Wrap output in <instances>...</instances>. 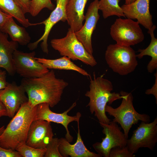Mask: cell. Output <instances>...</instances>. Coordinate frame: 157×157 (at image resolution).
I'll return each mask as SVG.
<instances>
[{
  "label": "cell",
  "mask_w": 157,
  "mask_h": 157,
  "mask_svg": "<svg viewBox=\"0 0 157 157\" xmlns=\"http://www.w3.org/2000/svg\"><path fill=\"white\" fill-rule=\"evenodd\" d=\"M10 16H11L0 10V31H1L4 24Z\"/></svg>",
  "instance_id": "cell-33"
},
{
  "label": "cell",
  "mask_w": 157,
  "mask_h": 157,
  "mask_svg": "<svg viewBox=\"0 0 157 157\" xmlns=\"http://www.w3.org/2000/svg\"><path fill=\"white\" fill-rule=\"evenodd\" d=\"M4 116H7V110L3 104L0 101V118Z\"/></svg>",
  "instance_id": "cell-34"
},
{
  "label": "cell",
  "mask_w": 157,
  "mask_h": 157,
  "mask_svg": "<svg viewBox=\"0 0 157 157\" xmlns=\"http://www.w3.org/2000/svg\"><path fill=\"white\" fill-rule=\"evenodd\" d=\"M139 24L137 21L133 19L119 17L111 25L110 35L118 44L134 46L144 39V36Z\"/></svg>",
  "instance_id": "cell-7"
},
{
  "label": "cell",
  "mask_w": 157,
  "mask_h": 157,
  "mask_svg": "<svg viewBox=\"0 0 157 157\" xmlns=\"http://www.w3.org/2000/svg\"><path fill=\"white\" fill-rule=\"evenodd\" d=\"M50 122L42 119L33 121L28 130L26 144L37 149L45 148L54 135Z\"/></svg>",
  "instance_id": "cell-15"
},
{
  "label": "cell",
  "mask_w": 157,
  "mask_h": 157,
  "mask_svg": "<svg viewBox=\"0 0 157 157\" xmlns=\"http://www.w3.org/2000/svg\"><path fill=\"white\" fill-rule=\"evenodd\" d=\"M52 47L63 56L73 60H79L92 67L97 63L93 55L89 53L77 38L75 32L70 28L64 38L53 39L51 41Z\"/></svg>",
  "instance_id": "cell-6"
},
{
  "label": "cell",
  "mask_w": 157,
  "mask_h": 157,
  "mask_svg": "<svg viewBox=\"0 0 157 157\" xmlns=\"http://www.w3.org/2000/svg\"></svg>",
  "instance_id": "cell-37"
},
{
  "label": "cell",
  "mask_w": 157,
  "mask_h": 157,
  "mask_svg": "<svg viewBox=\"0 0 157 157\" xmlns=\"http://www.w3.org/2000/svg\"><path fill=\"white\" fill-rule=\"evenodd\" d=\"M22 157H44L46 149H37L27 145L26 143L21 144L16 148Z\"/></svg>",
  "instance_id": "cell-26"
},
{
  "label": "cell",
  "mask_w": 157,
  "mask_h": 157,
  "mask_svg": "<svg viewBox=\"0 0 157 157\" xmlns=\"http://www.w3.org/2000/svg\"><path fill=\"white\" fill-rule=\"evenodd\" d=\"M76 105V103L75 102L67 110L62 113H58L52 111L49 108V104L45 103L39 104L37 105L35 120L42 119L62 124L66 130L65 138L69 142H70L72 141L73 137L70 133L68 129V125L72 122H77L79 120L81 117V114L78 112L76 115L70 116L68 115L67 113Z\"/></svg>",
  "instance_id": "cell-12"
},
{
  "label": "cell",
  "mask_w": 157,
  "mask_h": 157,
  "mask_svg": "<svg viewBox=\"0 0 157 157\" xmlns=\"http://www.w3.org/2000/svg\"><path fill=\"white\" fill-rule=\"evenodd\" d=\"M135 50L131 46L110 44L105 54L106 62L113 72L124 76L133 72L138 65Z\"/></svg>",
  "instance_id": "cell-5"
},
{
  "label": "cell",
  "mask_w": 157,
  "mask_h": 157,
  "mask_svg": "<svg viewBox=\"0 0 157 157\" xmlns=\"http://www.w3.org/2000/svg\"><path fill=\"white\" fill-rule=\"evenodd\" d=\"M99 123L103 129L102 132L105 137L102 138L101 142H96L93 144L92 147L101 157H108L110 150L113 147L126 146L128 138L117 123L113 120L108 124Z\"/></svg>",
  "instance_id": "cell-9"
},
{
  "label": "cell",
  "mask_w": 157,
  "mask_h": 157,
  "mask_svg": "<svg viewBox=\"0 0 157 157\" xmlns=\"http://www.w3.org/2000/svg\"><path fill=\"white\" fill-rule=\"evenodd\" d=\"M8 83L6 80V72L0 69V90L4 88Z\"/></svg>",
  "instance_id": "cell-32"
},
{
  "label": "cell",
  "mask_w": 157,
  "mask_h": 157,
  "mask_svg": "<svg viewBox=\"0 0 157 157\" xmlns=\"http://www.w3.org/2000/svg\"><path fill=\"white\" fill-rule=\"evenodd\" d=\"M157 142V117L151 123L141 122L133 132L127 145L132 153H137L141 148H147L152 150Z\"/></svg>",
  "instance_id": "cell-8"
},
{
  "label": "cell",
  "mask_w": 157,
  "mask_h": 157,
  "mask_svg": "<svg viewBox=\"0 0 157 157\" xmlns=\"http://www.w3.org/2000/svg\"><path fill=\"white\" fill-rule=\"evenodd\" d=\"M150 0H136L121 6L125 17L136 19L139 23L148 30L154 25L152 17L149 11Z\"/></svg>",
  "instance_id": "cell-16"
},
{
  "label": "cell",
  "mask_w": 157,
  "mask_h": 157,
  "mask_svg": "<svg viewBox=\"0 0 157 157\" xmlns=\"http://www.w3.org/2000/svg\"><path fill=\"white\" fill-rule=\"evenodd\" d=\"M55 8L51 0H30L29 13L35 17L44 8L53 10Z\"/></svg>",
  "instance_id": "cell-25"
},
{
  "label": "cell",
  "mask_w": 157,
  "mask_h": 157,
  "mask_svg": "<svg viewBox=\"0 0 157 157\" xmlns=\"http://www.w3.org/2000/svg\"><path fill=\"white\" fill-rule=\"evenodd\" d=\"M0 157H22L16 150L4 148L0 146Z\"/></svg>",
  "instance_id": "cell-29"
},
{
  "label": "cell",
  "mask_w": 157,
  "mask_h": 157,
  "mask_svg": "<svg viewBox=\"0 0 157 157\" xmlns=\"http://www.w3.org/2000/svg\"><path fill=\"white\" fill-rule=\"evenodd\" d=\"M37 105L33 106L27 101L21 106L0 135L1 147L15 150L26 143L30 125L35 120Z\"/></svg>",
  "instance_id": "cell-2"
},
{
  "label": "cell",
  "mask_w": 157,
  "mask_h": 157,
  "mask_svg": "<svg viewBox=\"0 0 157 157\" xmlns=\"http://www.w3.org/2000/svg\"><path fill=\"white\" fill-rule=\"evenodd\" d=\"M8 35L0 31V67L5 69L10 75L13 76L16 72L13 55L18 48V43L9 41Z\"/></svg>",
  "instance_id": "cell-18"
},
{
  "label": "cell",
  "mask_w": 157,
  "mask_h": 157,
  "mask_svg": "<svg viewBox=\"0 0 157 157\" xmlns=\"http://www.w3.org/2000/svg\"><path fill=\"white\" fill-rule=\"evenodd\" d=\"M136 0H125V3L126 4H130Z\"/></svg>",
  "instance_id": "cell-35"
},
{
  "label": "cell",
  "mask_w": 157,
  "mask_h": 157,
  "mask_svg": "<svg viewBox=\"0 0 157 157\" xmlns=\"http://www.w3.org/2000/svg\"><path fill=\"white\" fill-rule=\"evenodd\" d=\"M89 88L85 95L89 98L87 106L90 113H94L99 123H109L111 120L106 115V106L107 104L111 105L115 101L122 99L123 96L120 93L112 92L113 86L110 81L102 76L96 78L94 74V78L90 81Z\"/></svg>",
  "instance_id": "cell-3"
},
{
  "label": "cell",
  "mask_w": 157,
  "mask_h": 157,
  "mask_svg": "<svg viewBox=\"0 0 157 157\" xmlns=\"http://www.w3.org/2000/svg\"><path fill=\"white\" fill-rule=\"evenodd\" d=\"M59 139L53 138L47 146L44 157H63L59 150Z\"/></svg>",
  "instance_id": "cell-27"
},
{
  "label": "cell",
  "mask_w": 157,
  "mask_h": 157,
  "mask_svg": "<svg viewBox=\"0 0 157 157\" xmlns=\"http://www.w3.org/2000/svg\"><path fill=\"white\" fill-rule=\"evenodd\" d=\"M23 87L14 82L8 83L6 86L0 90V101L5 106L7 116L13 118L21 106L28 101Z\"/></svg>",
  "instance_id": "cell-13"
},
{
  "label": "cell",
  "mask_w": 157,
  "mask_h": 157,
  "mask_svg": "<svg viewBox=\"0 0 157 157\" xmlns=\"http://www.w3.org/2000/svg\"><path fill=\"white\" fill-rule=\"evenodd\" d=\"M24 89L28 102L35 106L47 103L52 108L60 101L63 91L68 83L57 78L53 69L39 77L23 78L20 84Z\"/></svg>",
  "instance_id": "cell-1"
},
{
  "label": "cell",
  "mask_w": 157,
  "mask_h": 157,
  "mask_svg": "<svg viewBox=\"0 0 157 157\" xmlns=\"http://www.w3.org/2000/svg\"><path fill=\"white\" fill-rule=\"evenodd\" d=\"M120 0H100L98 2L99 10L102 12L104 18L112 16L125 17L123 10L119 5Z\"/></svg>",
  "instance_id": "cell-24"
},
{
  "label": "cell",
  "mask_w": 157,
  "mask_h": 157,
  "mask_svg": "<svg viewBox=\"0 0 157 157\" xmlns=\"http://www.w3.org/2000/svg\"><path fill=\"white\" fill-rule=\"evenodd\" d=\"M119 93L123 96L120 105L116 108L107 105L105 111L114 117L113 120L120 125L128 138L129 131L133 125L138 124L139 121L149 123L150 117L147 114H140L135 110L133 104V98L131 92L122 91Z\"/></svg>",
  "instance_id": "cell-4"
},
{
  "label": "cell",
  "mask_w": 157,
  "mask_h": 157,
  "mask_svg": "<svg viewBox=\"0 0 157 157\" xmlns=\"http://www.w3.org/2000/svg\"><path fill=\"white\" fill-rule=\"evenodd\" d=\"M1 31L8 34L12 40L22 46L28 45L31 40V38L25 28L17 25L12 16L6 22Z\"/></svg>",
  "instance_id": "cell-21"
},
{
  "label": "cell",
  "mask_w": 157,
  "mask_h": 157,
  "mask_svg": "<svg viewBox=\"0 0 157 157\" xmlns=\"http://www.w3.org/2000/svg\"><path fill=\"white\" fill-rule=\"evenodd\" d=\"M35 51L24 52L16 50L13 58L16 73L23 78H30L41 76L49 70L35 58Z\"/></svg>",
  "instance_id": "cell-10"
},
{
  "label": "cell",
  "mask_w": 157,
  "mask_h": 157,
  "mask_svg": "<svg viewBox=\"0 0 157 157\" xmlns=\"http://www.w3.org/2000/svg\"><path fill=\"white\" fill-rule=\"evenodd\" d=\"M88 0H67L66 7L67 21L74 32L80 30L85 20L84 11Z\"/></svg>",
  "instance_id": "cell-19"
},
{
  "label": "cell",
  "mask_w": 157,
  "mask_h": 157,
  "mask_svg": "<svg viewBox=\"0 0 157 157\" xmlns=\"http://www.w3.org/2000/svg\"><path fill=\"white\" fill-rule=\"evenodd\" d=\"M135 155L131 152L127 146L116 147L110 150L108 157H135Z\"/></svg>",
  "instance_id": "cell-28"
},
{
  "label": "cell",
  "mask_w": 157,
  "mask_h": 157,
  "mask_svg": "<svg viewBox=\"0 0 157 157\" xmlns=\"http://www.w3.org/2000/svg\"><path fill=\"white\" fill-rule=\"evenodd\" d=\"M24 14L29 12L30 0H14Z\"/></svg>",
  "instance_id": "cell-30"
},
{
  "label": "cell",
  "mask_w": 157,
  "mask_h": 157,
  "mask_svg": "<svg viewBox=\"0 0 157 157\" xmlns=\"http://www.w3.org/2000/svg\"><path fill=\"white\" fill-rule=\"evenodd\" d=\"M5 129L4 126H3L0 127V136L2 134Z\"/></svg>",
  "instance_id": "cell-36"
},
{
  "label": "cell",
  "mask_w": 157,
  "mask_h": 157,
  "mask_svg": "<svg viewBox=\"0 0 157 157\" xmlns=\"http://www.w3.org/2000/svg\"><path fill=\"white\" fill-rule=\"evenodd\" d=\"M98 0H94L89 5L85 15V22L81 28L75 32L77 38L87 51L93 55L92 36L99 19L98 13Z\"/></svg>",
  "instance_id": "cell-14"
},
{
  "label": "cell",
  "mask_w": 157,
  "mask_h": 157,
  "mask_svg": "<svg viewBox=\"0 0 157 157\" xmlns=\"http://www.w3.org/2000/svg\"><path fill=\"white\" fill-rule=\"evenodd\" d=\"M56 2L55 8L51 12L49 17L38 24H43L44 25V33L38 40L28 44V47L31 50L36 49L38 44L42 41L40 46L43 51L47 54L49 52L47 40L51 30L53 26L60 21L63 22L67 21L66 7L67 0H54Z\"/></svg>",
  "instance_id": "cell-11"
},
{
  "label": "cell",
  "mask_w": 157,
  "mask_h": 157,
  "mask_svg": "<svg viewBox=\"0 0 157 157\" xmlns=\"http://www.w3.org/2000/svg\"><path fill=\"white\" fill-rule=\"evenodd\" d=\"M79 120L77 121L78 132L76 142L71 144L65 138L59 139V151L63 157H101L98 154L89 151L85 145L80 134Z\"/></svg>",
  "instance_id": "cell-17"
},
{
  "label": "cell",
  "mask_w": 157,
  "mask_h": 157,
  "mask_svg": "<svg viewBox=\"0 0 157 157\" xmlns=\"http://www.w3.org/2000/svg\"><path fill=\"white\" fill-rule=\"evenodd\" d=\"M35 58L38 62L48 69L72 70L84 76H90L89 74L85 70L74 63L71 59L66 56H63L54 59Z\"/></svg>",
  "instance_id": "cell-20"
},
{
  "label": "cell",
  "mask_w": 157,
  "mask_h": 157,
  "mask_svg": "<svg viewBox=\"0 0 157 157\" xmlns=\"http://www.w3.org/2000/svg\"><path fill=\"white\" fill-rule=\"evenodd\" d=\"M0 10L15 18L24 27L38 24L30 23L14 0H0Z\"/></svg>",
  "instance_id": "cell-23"
},
{
  "label": "cell",
  "mask_w": 157,
  "mask_h": 157,
  "mask_svg": "<svg viewBox=\"0 0 157 157\" xmlns=\"http://www.w3.org/2000/svg\"><path fill=\"white\" fill-rule=\"evenodd\" d=\"M155 74V83L151 88L146 90L145 93L147 95L152 94L155 97L156 102L157 104V72Z\"/></svg>",
  "instance_id": "cell-31"
},
{
  "label": "cell",
  "mask_w": 157,
  "mask_h": 157,
  "mask_svg": "<svg viewBox=\"0 0 157 157\" xmlns=\"http://www.w3.org/2000/svg\"><path fill=\"white\" fill-rule=\"evenodd\" d=\"M155 25H153L151 28L148 30V33L151 37V41L149 46L145 49H139L138 52L139 53L136 55L137 58L141 59L145 56H148L151 58L149 63L147 69L149 72L152 73L157 69V39L155 36L154 31L156 28Z\"/></svg>",
  "instance_id": "cell-22"
}]
</instances>
